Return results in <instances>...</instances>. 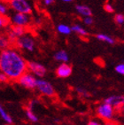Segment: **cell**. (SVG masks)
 Wrapping results in <instances>:
<instances>
[{"label": "cell", "instance_id": "obj_1", "mask_svg": "<svg viewBox=\"0 0 124 125\" xmlns=\"http://www.w3.org/2000/svg\"><path fill=\"white\" fill-rule=\"evenodd\" d=\"M27 71L28 61L14 45L0 51V72L6 75L9 82H16Z\"/></svg>", "mask_w": 124, "mask_h": 125}, {"label": "cell", "instance_id": "obj_2", "mask_svg": "<svg viewBox=\"0 0 124 125\" xmlns=\"http://www.w3.org/2000/svg\"><path fill=\"white\" fill-rule=\"evenodd\" d=\"M13 45L21 52H33L36 50V40L32 36V34L27 32L25 35L17 39Z\"/></svg>", "mask_w": 124, "mask_h": 125}, {"label": "cell", "instance_id": "obj_3", "mask_svg": "<svg viewBox=\"0 0 124 125\" xmlns=\"http://www.w3.org/2000/svg\"><path fill=\"white\" fill-rule=\"evenodd\" d=\"M9 7L13 12L30 14L33 12V5L29 0H11Z\"/></svg>", "mask_w": 124, "mask_h": 125}, {"label": "cell", "instance_id": "obj_4", "mask_svg": "<svg viewBox=\"0 0 124 125\" xmlns=\"http://www.w3.org/2000/svg\"><path fill=\"white\" fill-rule=\"evenodd\" d=\"M9 21L10 25L13 26L23 27L26 29H29L30 25L33 22L32 17L30 14H25V13H20V12H12L10 15Z\"/></svg>", "mask_w": 124, "mask_h": 125}, {"label": "cell", "instance_id": "obj_5", "mask_svg": "<svg viewBox=\"0 0 124 125\" xmlns=\"http://www.w3.org/2000/svg\"><path fill=\"white\" fill-rule=\"evenodd\" d=\"M36 90L42 94L43 96L48 97V98H52L55 96V89L53 85L49 81L43 78H37L36 84Z\"/></svg>", "mask_w": 124, "mask_h": 125}, {"label": "cell", "instance_id": "obj_6", "mask_svg": "<svg viewBox=\"0 0 124 125\" xmlns=\"http://www.w3.org/2000/svg\"><path fill=\"white\" fill-rule=\"evenodd\" d=\"M96 112L98 117L101 118L102 120H105V122H112L114 118L116 110L112 106H110L109 104L104 102L98 105L96 109Z\"/></svg>", "mask_w": 124, "mask_h": 125}, {"label": "cell", "instance_id": "obj_7", "mask_svg": "<svg viewBox=\"0 0 124 125\" xmlns=\"http://www.w3.org/2000/svg\"><path fill=\"white\" fill-rule=\"evenodd\" d=\"M27 32H29V29H26L23 27L13 26V25H9V27L5 30V35L7 36L8 39L12 43V45L17 39L25 35Z\"/></svg>", "mask_w": 124, "mask_h": 125}, {"label": "cell", "instance_id": "obj_8", "mask_svg": "<svg viewBox=\"0 0 124 125\" xmlns=\"http://www.w3.org/2000/svg\"><path fill=\"white\" fill-rule=\"evenodd\" d=\"M36 80L37 78L35 75H33L29 71H27L19 77L16 83H18V84H20L21 87L28 90H36Z\"/></svg>", "mask_w": 124, "mask_h": 125}, {"label": "cell", "instance_id": "obj_9", "mask_svg": "<svg viewBox=\"0 0 124 125\" xmlns=\"http://www.w3.org/2000/svg\"><path fill=\"white\" fill-rule=\"evenodd\" d=\"M28 71L33 75H35L36 78L44 77V75L47 73V69L43 64H41L37 61H34V60L28 61Z\"/></svg>", "mask_w": 124, "mask_h": 125}, {"label": "cell", "instance_id": "obj_10", "mask_svg": "<svg viewBox=\"0 0 124 125\" xmlns=\"http://www.w3.org/2000/svg\"><path fill=\"white\" fill-rule=\"evenodd\" d=\"M105 103L109 104L110 106H112L116 111L121 110L122 106L124 105V96L122 95H112L108 97L107 99H105Z\"/></svg>", "mask_w": 124, "mask_h": 125}, {"label": "cell", "instance_id": "obj_11", "mask_svg": "<svg viewBox=\"0 0 124 125\" xmlns=\"http://www.w3.org/2000/svg\"><path fill=\"white\" fill-rule=\"evenodd\" d=\"M72 67L67 63H61L56 69V75L60 78H67L72 74Z\"/></svg>", "mask_w": 124, "mask_h": 125}, {"label": "cell", "instance_id": "obj_12", "mask_svg": "<svg viewBox=\"0 0 124 125\" xmlns=\"http://www.w3.org/2000/svg\"><path fill=\"white\" fill-rule=\"evenodd\" d=\"M75 11L80 16H82L83 18L84 17H88L92 15V11L89 6L85 5H76L75 6Z\"/></svg>", "mask_w": 124, "mask_h": 125}, {"label": "cell", "instance_id": "obj_13", "mask_svg": "<svg viewBox=\"0 0 124 125\" xmlns=\"http://www.w3.org/2000/svg\"><path fill=\"white\" fill-rule=\"evenodd\" d=\"M53 58H54V60L56 61L61 63H67L68 60H69V56H68L67 52L64 50H60L54 53V55H53Z\"/></svg>", "mask_w": 124, "mask_h": 125}, {"label": "cell", "instance_id": "obj_14", "mask_svg": "<svg viewBox=\"0 0 124 125\" xmlns=\"http://www.w3.org/2000/svg\"><path fill=\"white\" fill-rule=\"evenodd\" d=\"M0 118L4 121L5 123H7V124H12L13 123L12 117L7 111L5 110V108L1 103H0Z\"/></svg>", "mask_w": 124, "mask_h": 125}, {"label": "cell", "instance_id": "obj_15", "mask_svg": "<svg viewBox=\"0 0 124 125\" xmlns=\"http://www.w3.org/2000/svg\"><path fill=\"white\" fill-rule=\"evenodd\" d=\"M12 45V43L10 42L5 32H0V51L9 48Z\"/></svg>", "mask_w": 124, "mask_h": 125}, {"label": "cell", "instance_id": "obj_16", "mask_svg": "<svg viewBox=\"0 0 124 125\" xmlns=\"http://www.w3.org/2000/svg\"><path fill=\"white\" fill-rule=\"evenodd\" d=\"M25 115H26L27 119L30 122V123H36L38 122V116L36 115L33 109H30L29 107H25Z\"/></svg>", "mask_w": 124, "mask_h": 125}, {"label": "cell", "instance_id": "obj_17", "mask_svg": "<svg viewBox=\"0 0 124 125\" xmlns=\"http://www.w3.org/2000/svg\"><path fill=\"white\" fill-rule=\"evenodd\" d=\"M72 32L76 33L80 36H88V31L84 29L83 27L81 26L80 24H74L71 27Z\"/></svg>", "mask_w": 124, "mask_h": 125}, {"label": "cell", "instance_id": "obj_18", "mask_svg": "<svg viewBox=\"0 0 124 125\" xmlns=\"http://www.w3.org/2000/svg\"><path fill=\"white\" fill-rule=\"evenodd\" d=\"M57 31L60 34H61V35L68 36V35L71 34L72 30L71 27H69L67 24H64V23H61V24H59L57 26Z\"/></svg>", "mask_w": 124, "mask_h": 125}, {"label": "cell", "instance_id": "obj_19", "mask_svg": "<svg viewBox=\"0 0 124 125\" xmlns=\"http://www.w3.org/2000/svg\"><path fill=\"white\" fill-rule=\"evenodd\" d=\"M10 25V21L8 16H4L0 14V32L5 30Z\"/></svg>", "mask_w": 124, "mask_h": 125}, {"label": "cell", "instance_id": "obj_20", "mask_svg": "<svg viewBox=\"0 0 124 125\" xmlns=\"http://www.w3.org/2000/svg\"><path fill=\"white\" fill-rule=\"evenodd\" d=\"M10 10L11 9L9 7V4L8 3L0 1V14L4 15V16H9Z\"/></svg>", "mask_w": 124, "mask_h": 125}, {"label": "cell", "instance_id": "obj_21", "mask_svg": "<svg viewBox=\"0 0 124 125\" xmlns=\"http://www.w3.org/2000/svg\"><path fill=\"white\" fill-rule=\"evenodd\" d=\"M97 39H98L99 41L105 42V43H109V44H114V39L109 36L108 35H105V34H98L97 36Z\"/></svg>", "mask_w": 124, "mask_h": 125}, {"label": "cell", "instance_id": "obj_22", "mask_svg": "<svg viewBox=\"0 0 124 125\" xmlns=\"http://www.w3.org/2000/svg\"><path fill=\"white\" fill-rule=\"evenodd\" d=\"M75 91H76L77 93L80 94L82 97H84V98H88V97H90V94H89V92H87L85 89H83V88L77 87L76 89H75Z\"/></svg>", "mask_w": 124, "mask_h": 125}, {"label": "cell", "instance_id": "obj_23", "mask_svg": "<svg viewBox=\"0 0 124 125\" xmlns=\"http://www.w3.org/2000/svg\"><path fill=\"white\" fill-rule=\"evenodd\" d=\"M114 21L117 24L122 25L124 23V15L122 14H116L114 17Z\"/></svg>", "mask_w": 124, "mask_h": 125}, {"label": "cell", "instance_id": "obj_24", "mask_svg": "<svg viewBox=\"0 0 124 125\" xmlns=\"http://www.w3.org/2000/svg\"><path fill=\"white\" fill-rule=\"evenodd\" d=\"M38 103V101L36 100V99H30V100L28 102V104L26 105V107H29L30 109H33L35 108V106H36V104Z\"/></svg>", "mask_w": 124, "mask_h": 125}, {"label": "cell", "instance_id": "obj_25", "mask_svg": "<svg viewBox=\"0 0 124 125\" xmlns=\"http://www.w3.org/2000/svg\"><path fill=\"white\" fill-rule=\"evenodd\" d=\"M115 71H116L118 74L122 75H124V63H122V64H119L115 67Z\"/></svg>", "mask_w": 124, "mask_h": 125}, {"label": "cell", "instance_id": "obj_26", "mask_svg": "<svg viewBox=\"0 0 124 125\" xmlns=\"http://www.w3.org/2000/svg\"><path fill=\"white\" fill-rule=\"evenodd\" d=\"M83 23L86 26H91L93 23V18L91 16L84 17L83 18Z\"/></svg>", "mask_w": 124, "mask_h": 125}, {"label": "cell", "instance_id": "obj_27", "mask_svg": "<svg viewBox=\"0 0 124 125\" xmlns=\"http://www.w3.org/2000/svg\"><path fill=\"white\" fill-rule=\"evenodd\" d=\"M9 83V80L6 77V75L5 74H3L2 72H0V83Z\"/></svg>", "mask_w": 124, "mask_h": 125}, {"label": "cell", "instance_id": "obj_28", "mask_svg": "<svg viewBox=\"0 0 124 125\" xmlns=\"http://www.w3.org/2000/svg\"><path fill=\"white\" fill-rule=\"evenodd\" d=\"M104 9H105V12H114V7L112 6V5H110V4H105V5H104Z\"/></svg>", "mask_w": 124, "mask_h": 125}, {"label": "cell", "instance_id": "obj_29", "mask_svg": "<svg viewBox=\"0 0 124 125\" xmlns=\"http://www.w3.org/2000/svg\"><path fill=\"white\" fill-rule=\"evenodd\" d=\"M55 2V0H42V3L45 6H50V5H53Z\"/></svg>", "mask_w": 124, "mask_h": 125}, {"label": "cell", "instance_id": "obj_30", "mask_svg": "<svg viewBox=\"0 0 124 125\" xmlns=\"http://www.w3.org/2000/svg\"><path fill=\"white\" fill-rule=\"evenodd\" d=\"M87 125H102V123L99 122V121H97V120H91L90 122L88 123Z\"/></svg>", "mask_w": 124, "mask_h": 125}, {"label": "cell", "instance_id": "obj_31", "mask_svg": "<svg viewBox=\"0 0 124 125\" xmlns=\"http://www.w3.org/2000/svg\"><path fill=\"white\" fill-rule=\"evenodd\" d=\"M102 125H117V124L114 123H113V122H106L105 124H102Z\"/></svg>", "mask_w": 124, "mask_h": 125}, {"label": "cell", "instance_id": "obj_32", "mask_svg": "<svg viewBox=\"0 0 124 125\" xmlns=\"http://www.w3.org/2000/svg\"><path fill=\"white\" fill-rule=\"evenodd\" d=\"M120 111L122 112V114L124 115V105H123V106H122V108H121V110H120Z\"/></svg>", "mask_w": 124, "mask_h": 125}, {"label": "cell", "instance_id": "obj_33", "mask_svg": "<svg viewBox=\"0 0 124 125\" xmlns=\"http://www.w3.org/2000/svg\"><path fill=\"white\" fill-rule=\"evenodd\" d=\"M63 2H66V3H69V2H72V1H74V0H61Z\"/></svg>", "mask_w": 124, "mask_h": 125}, {"label": "cell", "instance_id": "obj_34", "mask_svg": "<svg viewBox=\"0 0 124 125\" xmlns=\"http://www.w3.org/2000/svg\"><path fill=\"white\" fill-rule=\"evenodd\" d=\"M0 1H2V2H5V3H9L11 0H0Z\"/></svg>", "mask_w": 124, "mask_h": 125}, {"label": "cell", "instance_id": "obj_35", "mask_svg": "<svg viewBox=\"0 0 124 125\" xmlns=\"http://www.w3.org/2000/svg\"><path fill=\"white\" fill-rule=\"evenodd\" d=\"M3 125H12V124H7V123H5V124H3Z\"/></svg>", "mask_w": 124, "mask_h": 125}, {"label": "cell", "instance_id": "obj_36", "mask_svg": "<svg viewBox=\"0 0 124 125\" xmlns=\"http://www.w3.org/2000/svg\"><path fill=\"white\" fill-rule=\"evenodd\" d=\"M123 122H124V121H123Z\"/></svg>", "mask_w": 124, "mask_h": 125}]
</instances>
